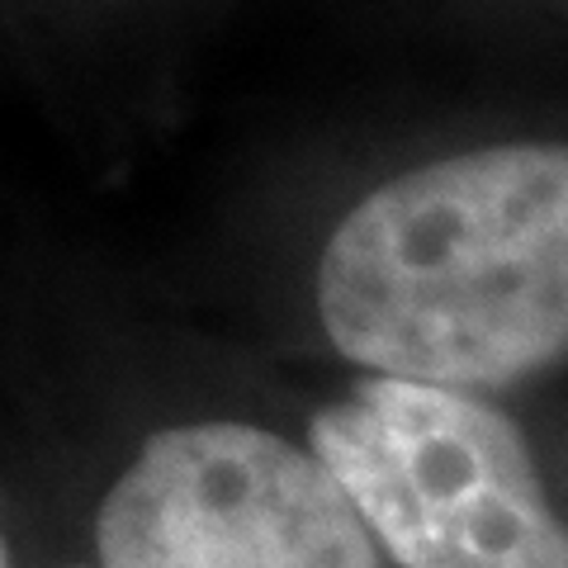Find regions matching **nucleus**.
I'll use <instances>...</instances> for the list:
<instances>
[{"label": "nucleus", "instance_id": "nucleus-1", "mask_svg": "<svg viewBox=\"0 0 568 568\" xmlns=\"http://www.w3.org/2000/svg\"><path fill=\"white\" fill-rule=\"evenodd\" d=\"M327 342L379 379L488 394L568 355V142L403 171L317 261Z\"/></svg>", "mask_w": 568, "mask_h": 568}, {"label": "nucleus", "instance_id": "nucleus-2", "mask_svg": "<svg viewBox=\"0 0 568 568\" xmlns=\"http://www.w3.org/2000/svg\"><path fill=\"white\" fill-rule=\"evenodd\" d=\"M308 450L403 568H568V521L521 426L478 394L369 375Z\"/></svg>", "mask_w": 568, "mask_h": 568}, {"label": "nucleus", "instance_id": "nucleus-3", "mask_svg": "<svg viewBox=\"0 0 568 568\" xmlns=\"http://www.w3.org/2000/svg\"><path fill=\"white\" fill-rule=\"evenodd\" d=\"M100 568H384L317 455L265 426L156 432L104 493Z\"/></svg>", "mask_w": 568, "mask_h": 568}, {"label": "nucleus", "instance_id": "nucleus-4", "mask_svg": "<svg viewBox=\"0 0 568 568\" xmlns=\"http://www.w3.org/2000/svg\"><path fill=\"white\" fill-rule=\"evenodd\" d=\"M0 568H10V564H6V540H0Z\"/></svg>", "mask_w": 568, "mask_h": 568}, {"label": "nucleus", "instance_id": "nucleus-5", "mask_svg": "<svg viewBox=\"0 0 568 568\" xmlns=\"http://www.w3.org/2000/svg\"><path fill=\"white\" fill-rule=\"evenodd\" d=\"M77 568H81V564H77Z\"/></svg>", "mask_w": 568, "mask_h": 568}]
</instances>
